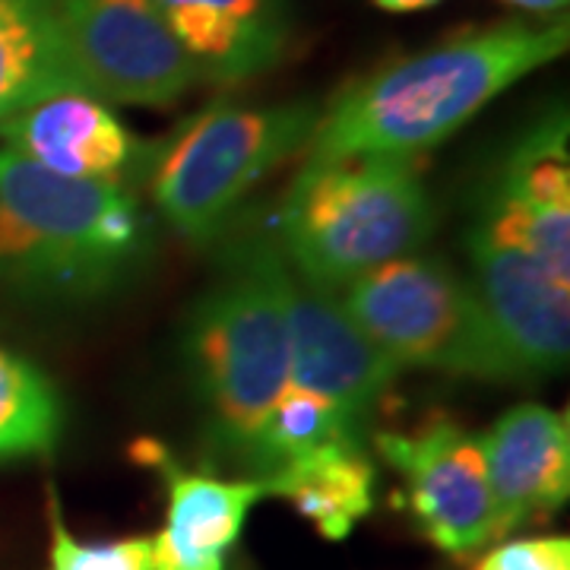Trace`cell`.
<instances>
[{"mask_svg": "<svg viewBox=\"0 0 570 570\" xmlns=\"http://www.w3.org/2000/svg\"><path fill=\"white\" fill-rule=\"evenodd\" d=\"M568 20H504L381 67L321 108L305 163L415 159L568 51Z\"/></svg>", "mask_w": 570, "mask_h": 570, "instance_id": "obj_1", "label": "cell"}, {"mask_svg": "<svg viewBox=\"0 0 570 570\" xmlns=\"http://www.w3.org/2000/svg\"><path fill=\"white\" fill-rule=\"evenodd\" d=\"M153 223L124 181L63 178L0 146V283L80 305L137 276Z\"/></svg>", "mask_w": 570, "mask_h": 570, "instance_id": "obj_2", "label": "cell"}, {"mask_svg": "<svg viewBox=\"0 0 570 570\" xmlns=\"http://www.w3.org/2000/svg\"><path fill=\"white\" fill-rule=\"evenodd\" d=\"M288 264L269 242H247L194 307L184 355L213 444L257 466L266 419L288 384Z\"/></svg>", "mask_w": 570, "mask_h": 570, "instance_id": "obj_3", "label": "cell"}, {"mask_svg": "<svg viewBox=\"0 0 570 570\" xmlns=\"http://www.w3.org/2000/svg\"><path fill=\"white\" fill-rule=\"evenodd\" d=\"M438 213L412 159L362 156L305 163L279 206V254L314 288L340 292L415 254Z\"/></svg>", "mask_w": 570, "mask_h": 570, "instance_id": "obj_4", "label": "cell"}, {"mask_svg": "<svg viewBox=\"0 0 570 570\" xmlns=\"http://www.w3.org/2000/svg\"><path fill=\"white\" fill-rule=\"evenodd\" d=\"M317 121V102L209 105L153 153V204L184 242L213 245L247 194L305 153Z\"/></svg>", "mask_w": 570, "mask_h": 570, "instance_id": "obj_5", "label": "cell"}, {"mask_svg": "<svg viewBox=\"0 0 570 570\" xmlns=\"http://www.w3.org/2000/svg\"><path fill=\"white\" fill-rule=\"evenodd\" d=\"M333 295L400 371L428 367L494 384L520 381L472 285L444 261L409 254Z\"/></svg>", "mask_w": 570, "mask_h": 570, "instance_id": "obj_6", "label": "cell"}, {"mask_svg": "<svg viewBox=\"0 0 570 570\" xmlns=\"http://www.w3.org/2000/svg\"><path fill=\"white\" fill-rule=\"evenodd\" d=\"M55 7L96 99L168 108L200 82L156 0H55Z\"/></svg>", "mask_w": 570, "mask_h": 570, "instance_id": "obj_7", "label": "cell"}, {"mask_svg": "<svg viewBox=\"0 0 570 570\" xmlns=\"http://www.w3.org/2000/svg\"><path fill=\"white\" fill-rule=\"evenodd\" d=\"M377 450L403 475L419 532L450 558H469L501 539L482 441L450 419L412 431H381Z\"/></svg>", "mask_w": 570, "mask_h": 570, "instance_id": "obj_8", "label": "cell"}, {"mask_svg": "<svg viewBox=\"0 0 570 570\" xmlns=\"http://www.w3.org/2000/svg\"><path fill=\"white\" fill-rule=\"evenodd\" d=\"M482 228L570 285L568 111L554 108L513 142L489 184Z\"/></svg>", "mask_w": 570, "mask_h": 570, "instance_id": "obj_9", "label": "cell"}, {"mask_svg": "<svg viewBox=\"0 0 570 570\" xmlns=\"http://www.w3.org/2000/svg\"><path fill=\"white\" fill-rule=\"evenodd\" d=\"M472 292L520 381L568 365L570 285L475 223L466 235Z\"/></svg>", "mask_w": 570, "mask_h": 570, "instance_id": "obj_10", "label": "cell"}, {"mask_svg": "<svg viewBox=\"0 0 570 570\" xmlns=\"http://www.w3.org/2000/svg\"><path fill=\"white\" fill-rule=\"evenodd\" d=\"M288 384L326 396L365 434L400 367L374 346L333 292L314 288L288 269Z\"/></svg>", "mask_w": 570, "mask_h": 570, "instance_id": "obj_11", "label": "cell"}, {"mask_svg": "<svg viewBox=\"0 0 570 570\" xmlns=\"http://www.w3.org/2000/svg\"><path fill=\"white\" fill-rule=\"evenodd\" d=\"M137 460L159 469L165 523L153 535L149 570H225V558L245 530L247 513L269 498L264 479H216L178 466L159 441L134 448Z\"/></svg>", "mask_w": 570, "mask_h": 570, "instance_id": "obj_12", "label": "cell"}, {"mask_svg": "<svg viewBox=\"0 0 570 570\" xmlns=\"http://www.w3.org/2000/svg\"><path fill=\"white\" fill-rule=\"evenodd\" d=\"M0 140L3 149L63 178L124 181V175L153 163V149L89 92H61L22 108L0 124Z\"/></svg>", "mask_w": 570, "mask_h": 570, "instance_id": "obj_13", "label": "cell"}, {"mask_svg": "<svg viewBox=\"0 0 570 570\" xmlns=\"http://www.w3.org/2000/svg\"><path fill=\"white\" fill-rule=\"evenodd\" d=\"M479 441L501 535L539 523L568 504L570 425L564 409L520 403Z\"/></svg>", "mask_w": 570, "mask_h": 570, "instance_id": "obj_14", "label": "cell"}, {"mask_svg": "<svg viewBox=\"0 0 570 570\" xmlns=\"http://www.w3.org/2000/svg\"><path fill=\"white\" fill-rule=\"evenodd\" d=\"M197 77L216 86L254 80L292 41L288 0H156Z\"/></svg>", "mask_w": 570, "mask_h": 570, "instance_id": "obj_15", "label": "cell"}, {"mask_svg": "<svg viewBox=\"0 0 570 570\" xmlns=\"http://www.w3.org/2000/svg\"><path fill=\"white\" fill-rule=\"evenodd\" d=\"M61 92H89V86L67 48L55 0H0V124Z\"/></svg>", "mask_w": 570, "mask_h": 570, "instance_id": "obj_16", "label": "cell"}, {"mask_svg": "<svg viewBox=\"0 0 570 570\" xmlns=\"http://www.w3.org/2000/svg\"><path fill=\"white\" fill-rule=\"evenodd\" d=\"M264 482L273 498L288 501L324 539L340 542L374 508L377 472L362 444L340 441L288 460Z\"/></svg>", "mask_w": 570, "mask_h": 570, "instance_id": "obj_17", "label": "cell"}, {"mask_svg": "<svg viewBox=\"0 0 570 570\" xmlns=\"http://www.w3.org/2000/svg\"><path fill=\"white\" fill-rule=\"evenodd\" d=\"M61 425L55 384L22 355L0 348V463L51 453Z\"/></svg>", "mask_w": 570, "mask_h": 570, "instance_id": "obj_18", "label": "cell"}, {"mask_svg": "<svg viewBox=\"0 0 570 570\" xmlns=\"http://www.w3.org/2000/svg\"><path fill=\"white\" fill-rule=\"evenodd\" d=\"M352 441L362 444V434L348 425V419L326 396L314 390L285 384L276 406L266 419L261 448H257V479L269 475L276 466L302 456L307 450Z\"/></svg>", "mask_w": 570, "mask_h": 570, "instance_id": "obj_19", "label": "cell"}, {"mask_svg": "<svg viewBox=\"0 0 570 570\" xmlns=\"http://www.w3.org/2000/svg\"><path fill=\"white\" fill-rule=\"evenodd\" d=\"M153 535L115 539V542H80L61 520L51 494V570H149Z\"/></svg>", "mask_w": 570, "mask_h": 570, "instance_id": "obj_20", "label": "cell"}, {"mask_svg": "<svg viewBox=\"0 0 570 570\" xmlns=\"http://www.w3.org/2000/svg\"><path fill=\"white\" fill-rule=\"evenodd\" d=\"M472 570H570L568 535L510 539L485 551Z\"/></svg>", "mask_w": 570, "mask_h": 570, "instance_id": "obj_21", "label": "cell"}, {"mask_svg": "<svg viewBox=\"0 0 570 570\" xmlns=\"http://www.w3.org/2000/svg\"><path fill=\"white\" fill-rule=\"evenodd\" d=\"M508 7H517L523 13H539V17H549V13H558L568 7V0H501Z\"/></svg>", "mask_w": 570, "mask_h": 570, "instance_id": "obj_22", "label": "cell"}, {"mask_svg": "<svg viewBox=\"0 0 570 570\" xmlns=\"http://www.w3.org/2000/svg\"><path fill=\"white\" fill-rule=\"evenodd\" d=\"M441 0H374V7L387 10V13H419V10H431Z\"/></svg>", "mask_w": 570, "mask_h": 570, "instance_id": "obj_23", "label": "cell"}]
</instances>
